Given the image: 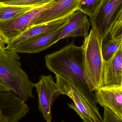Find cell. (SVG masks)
Wrapping results in <instances>:
<instances>
[{"mask_svg":"<svg viewBox=\"0 0 122 122\" xmlns=\"http://www.w3.org/2000/svg\"></svg>","mask_w":122,"mask_h":122,"instance_id":"28","label":"cell"},{"mask_svg":"<svg viewBox=\"0 0 122 122\" xmlns=\"http://www.w3.org/2000/svg\"><path fill=\"white\" fill-rule=\"evenodd\" d=\"M102 0H81L78 10L81 11L89 17L93 14L100 4Z\"/></svg>","mask_w":122,"mask_h":122,"instance_id":"17","label":"cell"},{"mask_svg":"<svg viewBox=\"0 0 122 122\" xmlns=\"http://www.w3.org/2000/svg\"><path fill=\"white\" fill-rule=\"evenodd\" d=\"M122 11V0H102L89 18L92 27L96 28L107 40Z\"/></svg>","mask_w":122,"mask_h":122,"instance_id":"6","label":"cell"},{"mask_svg":"<svg viewBox=\"0 0 122 122\" xmlns=\"http://www.w3.org/2000/svg\"><path fill=\"white\" fill-rule=\"evenodd\" d=\"M95 92L96 102L122 119V85L104 86Z\"/></svg>","mask_w":122,"mask_h":122,"instance_id":"11","label":"cell"},{"mask_svg":"<svg viewBox=\"0 0 122 122\" xmlns=\"http://www.w3.org/2000/svg\"><path fill=\"white\" fill-rule=\"evenodd\" d=\"M122 85V44L113 56L104 61V86Z\"/></svg>","mask_w":122,"mask_h":122,"instance_id":"14","label":"cell"},{"mask_svg":"<svg viewBox=\"0 0 122 122\" xmlns=\"http://www.w3.org/2000/svg\"><path fill=\"white\" fill-rule=\"evenodd\" d=\"M0 81L24 102L34 98L35 84L22 69L20 56L5 48L0 49Z\"/></svg>","mask_w":122,"mask_h":122,"instance_id":"2","label":"cell"},{"mask_svg":"<svg viewBox=\"0 0 122 122\" xmlns=\"http://www.w3.org/2000/svg\"><path fill=\"white\" fill-rule=\"evenodd\" d=\"M69 16L46 23L30 26L14 39L6 45L5 48L8 50H11L18 45L31 38L55 30L66 23Z\"/></svg>","mask_w":122,"mask_h":122,"instance_id":"13","label":"cell"},{"mask_svg":"<svg viewBox=\"0 0 122 122\" xmlns=\"http://www.w3.org/2000/svg\"><path fill=\"white\" fill-rule=\"evenodd\" d=\"M25 102L13 92L0 91V122H18L29 112Z\"/></svg>","mask_w":122,"mask_h":122,"instance_id":"8","label":"cell"},{"mask_svg":"<svg viewBox=\"0 0 122 122\" xmlns=\"http://www.w3.org/2000/svg\"><path fill=\"white\" fill-rule=\"evenodd\" d=\"M103 37L97 29L92 27L89 35L85 37L82 59L86 82L92 92L104 86V61L102 53Z\"/></svg>","mask_w":122,"mask_h":122,"instance_id":"3","label":"cell"},{"mask_svg":"<svg viewBox=\"0 0 122 122\" xmlns=\"http://www.w3.org/2000/svg\"><path fill=\"white\" fill-rule=\"evenodd\" d=\"M89 16L80 10L69 16L66 23L57 38L56 44L61 39L78 36L85 37L89 34L91 24Z\"/></svg>","mask_w":122,"mask_h":122,"instance_id":"10","label":"cell"},{"mask_svg":"<svg viewBox=\"0 0 122 122\" xmlns=\"http://www.w3.org/2000/svg\"><path fill=\"white\" fill-rule=\"evenodd\" d=\"M9 0H0V3H3Z\"/></svg>","mask_w":122,"mask_h":122,"instance_id":"25","label":"cell"},{"mask_svg":"<svg viewBox=\"0 0 122 122\" xmlns=\"http://www.w3.org/2000/svg\"><path fill=\"white\" fill-rule=\"evenodd\" d=\"M36 7L6 5L0 3V20L15 18Z\"/></svg>","mask_w":122,"mask_h":122,"instance_id":"15","label":"cell"},{"mask_svg":"<svg viewBox=\"0 0 122 122\" xmlns=\"http://www.w3.org/2000/svg\"><path fill=\"white\" fill-rule=\"evenodd\" d=\"M81 0H60L53 7L42 13L31 26L41 25L68 17L76 11Z\"/></svg>","mask_w":122,"mask_h":122,"instance_id":"12","label":"cell"},{"mask_svg":"<svg viewBox=\"0 0 122 122\" xmlns=\"http://www.w3.org/2000/svg\"><path fill=\"white\" fill-rule=\"evenodd\" d=\"M66 23L55 30L31 38L10 50L17 53L28 54L36 53L45 51L56 44L57 38Z\"/></svg>","mask_w":122,"mask_h":122,"instance_id":"9","label":"cell"},{"mask_svg":"<svg viewBox=\"0 0 122 122\" xmlns=\"http://www.w3.org/2000/svg\"></svg>","mask_w":122,"mask_h":122,"instance_id":"29","label":"cell"},{"mask_svg":"<svg viewBox=\"0 0 122 122\" xmlns=\"http://www.w3.org/2000/svg\"><path fill=\"white\" fill-rule=\"evenodd\" d=\"M122 38L117 39L105 40L103 41L102 46V53L104 61L110 59L122 44Z\"/></svg>","mask_w":122,"mask_h":122,"instance_id":"16","label":"cell"},{"mask_svg":"<svg viewBox=\"0 0 122 122\" xmlns=\"http://www.w3.org/2000/svg\"><path fill=\"white\" fill-rule=\"evenodd\" d=\"M56 83L61 95L69 97L74 103L68 104L81 119L87 118L95 122H103L95 101V95L84 92L79 87L59 76L56 75Z\"/></svg>","mask_w":122,"mask_h":122,"instance_id":"4","label":"cell"},{"mask_svg":"<svg viewBox=\"0 0 122 122\" xmlns=\"http://www.w3.org/2000/svg\"><path fill=\"white\" fill-rule=\"evenodd\" d=\"M54 0H10L1 3L20 6H40Z\"/></svg>","mask_w":122,"mask_h":122,"instance_id":"18","label":"cell"},{"mask_svg":"<svg viewBox=\"0 0 122 122\" xmlns=\"http://www.w3.org/2000/svg\"><path fill=\"white\" fill-rule=\"evenodd\" d=\"M48 69L79 87L84 92L92 93L86 82L84 74L81 46L71 42L60 50L46 56Z\"/></svg>","mask_w":122,"mask_h":122,"instance_id":"1","label":"cell"},{"mask_svg":"<svg viewBox=\"0 0 122 122\" xmlns=\"http://www.w3.org/2000/svg\"><path fill=\"white\" fill-rule=\"evenodd\" d=\"M35 87L38 97L39 109L46 122H51L52 107L54 100L61 95V91L51 75H41Z\"/></svg>","mask_w":122,"mask_h":122,"instance_id":"7","label":"cell"},{"mask_svg":"<svg viewBox=\"0 0 122 122\" xmlns=\"http://www.w3.org/2000/svg\"><path fill=\"white\" fill-rule=\"evenodd\" d=\"M0 49H1V48H0Z\"/></svg>","mask_w":122,"mask_h":122,"instance_id":"26","label":"cell"},{"mask_svg":"<svg viewBox=\"0 0 122 122\" xmlns=\"http://www.w3.org/2000/svg\"><path fill=\"white\" fill-rule=\"evenodd\" d=\"M82 120L84 122H95L92 121V120H90L89 119H87V118H82Z\"/></svg>","mask_w":122,"mask_h":122,"instance_id":"24","label":"cell"},{"mask_svg":"<svg viewBox=\"0 0 122 122\" xmlns=\"http://www.w3.org/2000/svg\"><path fill=\"white\" fill-rule=\"evenodd\" d=\"M122 21V11L121 12V13L120 14L119 16V17H118V19H117V21H116V23H115V24H117L118 23H119L120 21Z\"/></svg>","mask_w":122,"mask_h":122,"instance_id":"23","label":"cell"},{"mask_svg":"<svg viewBox=\"0 0 122 122\" xmlns=\"http://www.w3.org/2000/svg\"><path fill=\"white\" fill-rule=\"evenodd\" d=\"M5 42L4 41L2 37L0 36V47L1 48H3L5 47Z\"/></svg>","mask_w":122,"mask_h":122,"instance_id":"22","label":"cell"},{"mask_svg":"<svg viewBox=\"0 0 122 122\" xmlns=\"http://www.w3.org/2000/svg\"></svg>","mask_w":122,"mask_h":122,"instance_id":"27","label":"cell"},{"mask_svg":"<svg viewBox=\"0 0 122 122\" xmlns=\"http://www.w3.org/2000/svg\"><path fill=\"white\" fill-rule=\"evenodd\" d=\"M103 122H122V119L119 117L112 110L107 107H104Z\"/></svg>","mask_w":122,"mask_h":122,"instance_id":"19","label":"cell"},{"mask_svg":"<svg viewBox=\"0 0 122 122\" xmlns=\"http://www.w3.org/2000/svg\"><path fill=\"white\" fill-rule=\"evenodd\" d=\"M60 0H54L38 6L13 19L0 20V36L6 45L23 31L31 26L44 11L51 8Z\"/></svg>","mask_w":122,"mask_h":122,"instance_id":"5","label":"cell"},{"mask_svg":"<svg viewBox=\"0 0 122 122\" xmlns=\"http://www.w3.org/2000/svg\"><path fill=\"white\" fill-rule=\"evenodd\" d=\"M0 91L5 92H11L10 89L7 87L3 82L0 81Z\"/></svg>","mask_w":122,"mask_h":122,"instance_id":"21","label":"cell"},{"mask_svg":"<svg viewBox=\"0 0 122 122\" xmlns=\"http://www.w3.org/2000/svg\"><path fill=\"white\" fill-rule=\"evenodd\" d=\"M109 37L111 39H117L122 38V21L113 26Z\"/></svg>","mask_w":122,"mask_h":122,"instance_id":"20","label":"cell"}]
</instances>
